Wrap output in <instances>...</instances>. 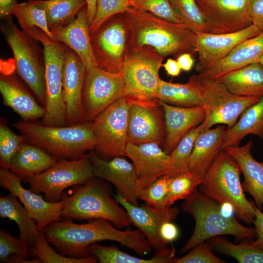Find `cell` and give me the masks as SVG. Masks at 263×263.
I'll list each match as a JSON object with an SVG mask.
<instances>
[{
  "instance_id": "6da1fadb",
  "label": "cell",
  "mask_w": 263,
  "mask_h": 263,
  "mask_svg": "<svg viewBox=\"0 0 263 263\" xmlns=\"http://www.w3.org/2000/svg\"><path fill=\"white\" fill-rule=\"evenodd\" d=\"M43 232L57 251L71 258L91 256L89 246L104 240L118 242L141 256L150 253L152 248L140 230H121L102 219L89 220L82 224L64 219L51 223Z\"/></svg>"
},
{
  "instance_id": "7a4b0ae2",
  "label": "cell",
  "mask_w": 263,
  "mask_h": 263,
  "mask_svg": "<svg viewBox=\"0 0 263 263\" xmlns=\"http://www.w3.org/2000/svg\"><path fill=\"white\" fill-rule=\"evenodd\" d=\"M130 37L129 47L149 46L164 58L195 52L196 34L184 23H175L130 7L124 13Z\"/></svg>"
},
{
  "instance_id": "3957f363",
  "label": "cell",
  "mask_w": 263,
  "mask_h": 263,
  "mask_svg": "<svg viewBox=\"0 0 263 263\" xmlns=\"http://www.w3.org/2000/svg\"><path fill=\"white\" fill-rule=\"evenodd\" d=\"M181 207L192 216L195 225L192 235L180 249V254L216 236L230 235L237 241L245 239L252 240L256 237L255 228L244 226L234 215L226 214L222 204L205 195L197 188L185 199Z\"/></svg>"
},
{
  "instance_id": "277c9868",
  "label": "cell",
  "mask_w": 263,
  "mask_h": 263,
  "mask_svg": "<svg viewBox=\"0 0 263 263\" xmlns=\"http://www.w3.org/2000/svg\"><path fill=\"white\" fill-rule=\"evenodd\" d=\"M13 126L24 136L25 142L38 146L60 159L75 160L94 150L95 138L91 122L51 126L30 121H21Z\"/></svg>"
},
{
  "instance_id": "5b68a950",
  "label": "cell",
  "mask_w": 263,
  "mask_h": 263,
  "mask_svg": "<svg viewBox=\"0 0 263 263\" xmlns=\"http://www.w3.org/2000/svg\"><path fill=\"white\" fill-rule=\"evenodd\" d=\"M241 173L238 164L223 149L209 167L198 187L207 196L231 206L238 218L248 225L254 221L255 205L244 195Z\"/></svg>"
},
{
  "instance_id": "8992f818",
  "label": "cell",
  "mask_w": 263,
  "mask_h": 263,
  "mask_svg": "<svg viewBox=\"0 0 263 263\" xmlns=\"http://www.w3.org/2000/svg\"><path fill=\"white\" fill-rule=\"evenodd\" d=\"M95 178L74 186L70 196L64 193L62 217L89 221L102 219L118 229L128 227L131 222L126 211L112 197L110 188Z\"/></svg>"
},
{
  "instance_id": "52a82bcc",
  "label": "cell",
  "mask_w": 263,
  "mask_h": 263,
  "mask_svg": "<svg viewBox=\"0 0 263 263\" xmlns=\"http://www.w3.org/2000/svg\"><path fill=\"white\" fill-rule=\"evenodd\" d=\"M42 45L46 85L45 113L42 124L51 126L67 125L62 93V73L66 45L54 41L38 28L24 32Z\"/></svg>"
},
{
  "instance_id": "ba28073f",
  "label": "cell",
  "mask_w": 263,
  "mask_h": 263,
  "mask_svg": "<svg viewBox=\"0 0 263 263\" xmlns=\"http://www.w3.org/2000/svg\"><path fill=\"white\" fill-rule=\"evenodd\" d=\"M164 57L149 46L129 47L121 73L126 85V97L142 101H156L161 79L159 70Z\"/></svg>"
},
{
  "instance_id": "9c48e42d",
  "label": "cell",
  "mask_w": 263,
  "mask_h": 263,
  "mask_svg": "<svg viewBox=\"0 0 263 263\" xmlns=\"http://www.w3.org/2000/svg\"><path fill=\"white\" fill-rule=\"evenodd\" d=\"M93 167L87 156L75 160L60 159L53 166L28 180L30 189L45 195L50 202L62 200L65 190L85 184L93 177Z\"/></svg>"
},
{
  "instance_id": "30bf717a",
  "label": "cell",
  "mask_w": 263,
  "mask_h": 263,
  "mask_svg": "<svg viewBox=\"0 0 263 263\" xmlns=\"http://www.w3.org/2000/svg\"><path fill=\"white\" fill-rule=\"evenodd\" d=\"M198 78L205 103V131L217 124L231 128L244 112L261 98L238 95L216 79L204 78L199 75Z\"/></svg>"
},
{
  "instance_id": "8fae6325",
  "label": "cell",
  "mask_w": 263,
  "mask_h": 263,
  "mask_svg": "<svg viewBox=\"0 0 263 263\" xmlns=\"http://www.w3.org/2000/svg\"><path fill=\"white\" fill-rule=\"evenodd\" d=\"M6 41L14 58L16 71L44 107L46 85L44 59L42 60L34 39L12 22L4 30Z\"/></svg>"
},
{
  "instance_id": "7c38bea8",
  "label": "cell",
  "mask_w": 263,
  "mask_h": 263,
  "mask_svg": "<svg viewBox=\"0 0 263 263\" xmlns=\"http://www.w3.org/2000/svg\"><path fill=\"white\" fill-rule=\"evenodd\" d=\"M90 37L98 66L111 73H121L130 37L124 13L110 18Z\"/></svg>"
},
{
  "instance_id": "4fadbf2b",
  "label": "cell",
  "mask_w": 263,
  "mask_h": 263,
  "mask_svg": "<svg viewBox=\"0 0 263 263\" xmlns=\"http://www.w3.org/2000/svg\"><path fill=\"white\" fill-rule=\"evenodd\" d=\"M131 100L123 97L108 106L92 122L96 140L94 148L103 156H125L128 144V114Z\"/></svg>"
},
{
  "instance_id": "5bb4252c",
  "label": "cell",
  "mask_w": 263,
  "mask_h": 263,
  "mask_svg": "<svg viewBox=\"0 0 263 263\" xmlns=\"http://www.w3.org/2000/svg\"><path fill=\"white\" fill-rule=\"evenodd\" d=\"M126 94L121 73H111L98 66L87 69L82 96L83 122H92L108 106L126 96Z\"/></svg>"
},
{
  "instance_id": "9a60e30c",
  "label": "cell",
  "mask_w": 263,
  "mask_h": 263,
  "mask_svg": "<svg viewBox=\"0 0 263 263\" xmlns=\"http://www.w3.org/2000/svg\"><path fill=\"white\" fill-rule=\"evenodd\" d=\"M131 100L128 120V142L134 145L155 143L164 146L166 137L165 116L158 100L150 102Z\"/></svg>"
},
{
  "instance_id": "2e32d148",
  "label": "cell",
  "mask_w": 263,
  "mask_h": 263,
  "mask_svg": "<svg viewBox=\"0 0 263 263\" xmlns=\"http://www.w3.org/2000/svg\"><path fill=\"white\" fill-rule=\"evenodd\" d=\"M252 0H196L209 32L225 34L244 30L252 24L249 11Z\"/></svg>"
},
{
  "instance_id": "e0dca14e",
  "label": "cell",
  "mask_w": 263,
  "mask_h": 263,
  "mask_svg": "<svg viewBox=\"0 0 263 263\" xmlns=\"http://www.w3.org/2000/svg\"><path fill=\"white\" fill-rule=\"evenodd\" d=\"M21 179L9 169L0 168V185L16 196L23 204L30 216L36 221L39 232L51 223L61 220L63 203L50 202L42 196L21 185Z\"/></svg>"
},
{
  "instance_id": "ac0fdd59",
  "label": "cell",
  "mask_w": 263,
  "mask_h": 263,
  "mask_svg": "<svg viewBox=\"0 0 263 263\" xmlns=\"http://www.w3.org/2000/svg\"><path fill=\"white\" fill-rule=\"evenodd\" d=\"M125 156L132 160L135 169L137 193L159 177L172 172L169 155L157 143L134 145L128 143Z\"/></svg>"
},
{
  "instance_id": "d6986e66",
  "label": "cell",
  "mask_w": 263,
  "mask_h": 263,
  "mask_svg": "<svg viewBox=\"0 0 263 263\" xmlns=\"http://www.w3.org/2000/svg\"><path fill=\"white\" fill-rule=\"evenodd\" d=\"M117 202L125 209L131 224L136 226L146 237L152 248L160 249L166 244L160 235L162 225L174 220L179 212L175 207H154L147 204L132 205L126 201L119 194L114 196Z\"/></svg>"
},
{
  "instance_id": "ffe728a7",
  "label": "cell",
  "mask_w": 263,
  "mask_h": 263,
  "mask_svg": "<svg viewBox=\"0 0 263 263\" xmlns=\"http://www.w3.org/2000/svg\"><path fill=\"white\" fill-rule=\"evenodd\" d=\"M262 32L252 24L240 31L225 34H196L195 52L198 55L195 70L199 73L226 56L239 43Z\"/></svg>"
},
{
  "instance_id": "44dd1931",
  "label": "cell",
  "mask_w": 263,
  "mask_h": 263,
  "mask_svg": "<svg viewBox=\"0 0 263 263\" xmlns=\"http://www.w3.org/2000/svg\"><path fill=\"white\" fill-rule=\"evenodd\" d=\"M93 167L94 176L112 183L129 203L138 206L137 176L132 163L120 156L110 161L103 159L92 150L87 154Z\"/></svg>"
},
{
  "instance_id": "7402d4cb",
  "label": "cell",
  "mask_w": 263,
  "mask_h": 263,
  "mask_svg": "<svg viewBox=\"0 0 263 263\" xmlns=\"http://www.w3.org/2000/svg\"><path fill=\"white\" fill-rule=\"evenodd\" d=\"M86 71L79 56L67 48L62 73V93L67 125L83 122L82 96Z\"/></svg>"
},
{
  "instance_id": "603a6c76",
  "label": "cell",
  "mask_w": 263,
  "mask_h": 263,
  "mask_svg": "<svg viewBox=\"0 0 263 263\" xmlns=\"http://www.w3.org/2000/svg\"><path fill=\"white\" fill-rule=\"evenodd\" d=\"M89 28L86 5L70 23L51 31L56 41L64 44L76 53L87 69L98 66L92 47Z\"/></svg>"
},
{
  "instance_id": "cb8c5ba5",
  "label": "cell",
  "mask_w": 263,
  "mask_h": 263,
  "mask_svg": "<svg viewBox=\"0 0 263 263\" xmlns=\"http://www.w3.org/2000/svg\"><path fill=\"white\" fill-rule=\"evenodd\" d=\"M163 107L166 137L164 151L170 154L188 131L203 122L205 112L203 107H183L158 100Z\"/></svg>"
},
{
  "instance_id": "d4e9b609",
  "label": "cell",
  "mask_w": 263,
  "mask_h": 263,
  "mask_svg": "<svg viewBox=\"0 0 263 263\" xmlns=\"http://www.w3.org/2000/svg\"><path fill=\"white\" fill-rule=\"evenodd\" d=\"M263 55V31L236 45L224 58L199 73L202 78L217 79L230 72L259 62Z\"/></svg>"
},
{
  "instance_id": "484cf974",
  "label": "cell",
  "mask_w": 263,
  "mask_h": 263,
  "mask_svg": "<svg viewBox=\"0 0 263 263\" xmlns=\"http://www.w3.org/2000/svg\"><path fill=\"white\" fill-rule=\"evenodd\" d=\"M253 143L249 141L240 147L225 148L227 153L238 164L244 177L242 183L244 192L254 198L257 207L262 210L263 205V162L257 161L251 154Z\"/></svg>"
},
{
  "instance_id": "4316f807",
  "label": "cell",
  "mask_w": 263,
  "mask_h": 263,
  "mask_svg": "<svg viewBox=\"0 0 263 263\" xmlns=\"http://www.w3.org/2000/svg\"><path fill=\"white\" fill-rule=\"evenodd\" d=\"M0 93L4 104L11 108L24 121L43 118L45 109L13 76L1 74Z\"/></svg>"
},
{
  "instance_id": "83f0119b",
  "label": "cell",
  "mask_w": 263,
  "mask_h": 263,
  "mask_svg": "<svg viewBox=\"0 0 263 263\" xmlns=\"http://www.w3.org/2000/svg\"><path fill=\"white\" fill-rule=\"evenodd\" d=\"M227 127L221 125L201 132L196 139L189 158L188 171L202 178L219 152L222 150Z\"/></svg>"
},
{
  "instance_id": "f1b7e54d",
  "label": "cell",
  "mask_w": 263,
  "mask_h": 263,
  "mask_svg": "<svg viewBox=\"0 0 263 263\" xmlns=\"http://www.w3.org/2000/svg\"><path fill=\"white\" fill-rule=\"evenodd\" d=\"M57 161L44 149L24 142L14 155L9 169L27 183L30 178L45 171Z\"/></svg>"
},
{
  "instance_id": "f546056e",
  "label": "cell",
  "mask_w": 263,
  "mask_h": 263,
  "mask_svg": "<svg viewBox=\"0 0 263 263\" xmlns=\"http://www.w3.org/2000/svg\"><path fill=\"white\" fill-rule=\"evenodd\" d=\"M216 80L236 95L263 97V66L259 62L230 72Z\"/></svg>"
},
{
  "instance_id": "4dcf8cb0",
  "label": "cell",
  "mask_w": 263,
  "mask_h": 263,
  "mask_svg": "<svg viewBox=\"0 0 263 263\" xmlns=\"http://www.w3.org/2000/svg\"><path fill=\"white\" fill-rule=\"evenodd\" d=\"M157 98L179 107H204L205 105L198 75H192L187 83L183 84L161 79L157 91Z\"/></svg>"
},
{
  "instance_id": "1f68e13d",
  "label": "cell",
  "mask_w": 263,
  "mask_h": 263,
  "mask_svg": "<svg viewBox=\"0 0 263 263\" xmlns=\"http://www.w3.org/2000/svg\"><path fill=\"white\" fill-rule=\"evenodd\" d=\"M248 134L263 139V97L247 108L231 128H227L222 150L228 146H238Z\"/></svg>"
},
{
  "instance_id": "d6a6232c",
  "label": "cell",
  "mask_w": 263,
  "mask_h": 263,
  "mask_svg": "<svg viewBox=\"0 0 263 263\" xmlns=\"http://www.w3.org/2000/svg\"><path fill=\"white\" fill-rule=\"evenodd\" d=\"M18 198L10 193L0 197V216L8 218L17 224L20 232L19 238L25 241L30 247H33L38 235L36 221L30 216L24 207L18 201Z\"/></svg>"
},
{
  "instance_id": "836d02e7",
  "label": "cell",
  "mask_w": 263,
  "mask_h": 263,
  "mask_svg": "<svg viewBox=\"0 0 263 263\" xmlns=\"http://www.w3.org/2000/svg\"><path fill=\"white\" fill-rule=\"evenodd\" d=\"M91 255L100 263H173L176 257L175 249L161 248L150 259L132 256L114 245L103 246L94 244L89 247Z\"/></svg>"
},
{
  "instance_id": "e575fe53",
  "label": "cell",
  "mask_w": 263,
  "mask_h": 263,
  "mask_svg": "<svg viewBox=\"0 0 263 263\" xmlns=\"http://www.w3.org/2000/svg\"><path fill=\"white\" fill-rule=\"evenodd\" d=\"M46 14L50 31L72 21L86 5L85 0H33Z\"/></svg>"
},
{
  "instance_id": "d590c367",
  "label": "cell",
  "mask_w": 263,
  "mask_h": 263,
  "mask_svg": "<svg viewBox=\"0 0 263 263\" xmlns=\"http://www.w3.org/2000/svg\"><path fill=\"white\" fill-rule=\"evenodd\" d=\"M212 248L235 258L240 263H263V250L251 244L249 240L234 244L222 236L208 240Z\"/></svg>"
},
{
  "instance_id": "8d00e7d4",
  "label": "cell",
  "mask_w": 263,
  "mask_h": 263,
  "mask_svg": "<svg viewBox=\"0 0 263 263\" xmlns=\"http://www.w3.org/2000/svg\"><path fill=\"white\" fill-rule=\"evenodd\" d=\"M13 15L24 32L38 28L52 40L56 41L50 30L44 10L37 5L33 0L18 3Z\"/></svg>"
},
{
  "instance_id": "74e56055",
  "label": "cell",
  "mask_w": 263,
  "mask_h": 263,
  "mask_svg": "<svg viewBox=\"0 0 263 263\" xmlns=\"http://www.w3.org/2000/svg\"><path fill=\"white\" fill-rule=\"evenodd\" d=\"M204 131L203 123L192 128L184 135L176 147L169 154L172 167V172L169 175L175 176L188 171L189 158L194 143L200 134Z\"/></svg>"
},
{
  "instance_id": "f35d334b",
  "label": "cell",
  "mask_w": 263,
  "mask_h": 263,
  "mask_svg": "<svg viewBox=\"0 0 263 263\" xmlns=\"http://www.w3.org/2000/svg\"><path fill=\"white\" fill-rule=\"evenodd\" d=\"M43 232H39L35 244L30 247V256L37 258L41 263H95L98 262L93 255L81 258H75L65 256L54 249L50 245Z\"/></svg>"
},
{
  "instance_id": "ab89813d",
  "label": "cell",
  "mask_w": 263,
  "mask_h": 263,
  "mask_svg": "<svg viewBox=\"0 0 263 263\" xmlns=\"http://www.w3.org/2000/svg\"><path fill=\"white\" fill-rule=\"evenodd\" d=\"M175 12L196 34L210 33L205 18L196 0H169Z\"/></svg>"
},
{
  "instance_id": "60d3db41",
  "label": "cell",
  "mask_w": 263,
  "mask_h": 263,
  "mask_svg": "<svg viewBox=\"0 0 263 263\" xmlns=\"http://www.w3.org/2000/svg\"><path fill=\"white\" fill-rule=\"evenodd\" d=\"M202 180L201 177L189 171L173 176L169 184L164 206H171L177 200L186 198L197 188Z\"/></svg>"
},
{
  "instance_id": "b9f144b4",
  "label": "cell",
  "mask_w": 263,
  "mask_h": 263,
  "mask_svg": "<svg viewBox=\"0 0 263 263\" xmlns=\"http://www.w3.org/2000/svg\"><path fill=\"white\" fill-rule=\"evenodd\" d=\"M25 142L22 134L14 132L3 120L0 124V166L9 169L11 161L20 145Z\"/></svg>"
},
{
  "instance_id": "7bdbcfd3",
  "label": "cell",
  "mask_w": 263,
  "mask_h": 263,
  "mask_svg": "<svg viewBox=\"0 0 263 263\" xmlns=\"http://www.w3.org/2000/svg\"><path fill=\"white\" fill-rule=\"evenodd\" d=\"M130 7L148 12L152 15L175 23H184L175 12L169 0H130Z\"/></svg>"
},
{
  "instance_id": "ee69618b",
  "label": "cell",
  "mask_w": 263,
  "mask_h": 263,
  "mask_svg": "<svg viewBox=\"0 0 263 263\" xmlns=\"http://www.w3.org/2000/svg\"><path fill=\"white\" fill-rule=\"evenodd\" d=\"M173 177L166 174L159 177L149 186L137 193L138 199L144 201L146 204L150 206L166 207L164 206V202Z\"/></svg>"
},
{
  "instance_id": "f6af8a7d",
  "label": "cell",
  "mask_w": 263,
  "mask_h": 263,
  "mask_svg": "<svg viewBox=\"0 0 263 263\" xmlns=\"http://www.w3.org/2000/svg\"><path fill=\"white\" fill-rule=\"evenodd\" d=\"M29 244L20 238H17L4 229L0 230V263H6L11 256L28 259Z\"/></svg>"
},
{
  "instance_id": "bcb514c9",
  "label": "cell",
  "mask_w": 263,
  "mask_h": 263,
  "mask_svg": "<svg viewBox=\"0 0 263 263\" xmlns=\"http://www.w3.org/2000/svg\"><path fill=\"white\" fill-rule=\"evenodd\" d=\"M130 0H97L96 15L90 27V34L113 16L125 13L130 7Z\"/></svg>"
},
{
  "instance_id": "7dc6e473",
  "label": "cell",
  "mask_w": 263,
  "mask_h": 263,
  "mask_svg": "<svg viewBox=\"0 0 263 263\" xmlns=\"http://www.w3.org/2000/svg\"><path fill=\"white\" fill-rule=\"evenodd\" d=\"M185 256L176 258L174 263H225L212 251L209 242H204L191 248Z\"/></svg>"
},
{
  "instance_id": "c3c4849f",
  "label": "cell",
  "mask_w": 263,
  "mask_h": 263,
  "mask_svg": "<svg viewBox=\"0 0 263 263\" xmlns=\"http://www.w3.org/2000/svg\"><path fill=\"white\" fill-rule=\"evenodd\" d=\"M256 216L253 224L256 232L255 240H249L253 246L263 250V213L255 205Z\"/></svg>"
},
{
  "instance_id": "681fc988",
  "label": "cell",
  "mask_w": 263,
  "mask_h": 263,
  "mask_svg": "<svg viewBox=\"0 0 263 263\" xmlns=\"http://www.w3.org/2000/svg\"><path fill=\"white\" fill-rule=\"evenodd\" d=\"M252 24L263 31V0H252L249 11Z\"/></svg>"
},
{
  "instance_id": "f907efd6",
  "label": "cell",
  "mask_w": 263,
  "mask_h": 263,
  "mask_svg": "<svg viewBox=\"0 0 263 263\" xmlns=\"http://www.w3.org/2000/svg\"><path fill=\"white\" fill-rule=\"evenodd\" d=\"M160 235L167 244L174 241L178 237L179 231L177 227L171 221L164 223L160 229Z\"/></svg>"
},
{
  "instance_id": "816d5d0a",
  "label": "cell",
  "mask_w": 263,
  "mask_h": 263,
  "mask_svg": "<svg viewBox=\"0 0 263 263\" xmlns=\"http://www.w3.org/2000/svg\"><path fill=\"white\" fill-rule=\"evenodd\" d=\"M17 0H0V17L1 19L9 18L13 15L17 5Z\"/></svg>"
},
{
  "instance_id": "f5cc1de1",
  "label": "cell",
  "mask_w": 263,
  "mask_h": 263,
  "mask_svg": "<svg viewBox=\"0 0 263 263\" xmlns=\"http://www.w3.org/2000/svg\"><path fill=\"white\" fill-rule=\"evenodd\" d=\"M166 71L167 74L172 76H177L181 72V69L176 60L169 58L162 65Z\"/></svg>"
},
{
  "instance_id": "db71d44e",
  "label": "cell",
  "mask_w": 263,
  "mask_h": 263,
  "mask_svg": "<svg viewBox=\"0 0 263 263\" xmlns=\"http://www.w3.org/2000/svg\"><path fill=\"white\" fill-rule=\"evenodd\" d=\"M181 70L189 71L192 68L194 60L192 57L191 54L185 53L181 55L176 58Z\"/></svg>"
},
{
  "instance_id": "11a10c76",
  "label": "cell",
  "mask_w": 263,
  "mask_h": 263,
  "mask_svg": "<svg viewBox=\"0 0 263 263\" xmlns=\"http://www.w3.org/2000/svg\"><path fill=\"white\" fill-rule=\"evenodd\" d=\"M89 28L92 25L96 12L97 0H85ZM90 29V28H89Z\"/></svg>"
},
{
  "instance_id": "9f6ffc18",
  "label": "cell",
  "mask_w": 263,
  "mask_h": 263,
  "mask_svg": "<svg viewBox=\"0 0 263 263\" xmlns=\"http://www.w3.org/2000/svg\"><path fill=\"white\" fill-rule=\"evenodd\" d=\"M259 62L263 66V55L260 57Z\"/></svg>"
}]
</instances>
